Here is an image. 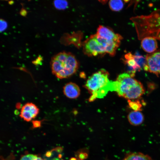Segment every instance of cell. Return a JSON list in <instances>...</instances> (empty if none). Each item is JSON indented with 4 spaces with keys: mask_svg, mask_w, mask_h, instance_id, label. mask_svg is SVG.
I'll use <instances>...</instances> for the list:
<instances>
[{
    "mask_svg": "<svg viewBox=\"0 0 160 160\" xmlns=\"http://www.w3.org/2000/svg\"><path fill=\"white\" fill-rule=\"evenodd\" d=\"M143 69L158 76L160 75V50L147 55Z\"/></svg>",
    "mask_w": 160,
    "mask_h": 160,
    "instance_id": "5",
    "label": "cell"
},
{
    "mask_svg": "<svg viewBox=\"0 0 160 160\" xmlns=\"http://www.w3.org/2000/svg\"><path fill=\"white\" fill-rule=\"evenodd\" d=\"M83 51L85 55L89 56L106 53L105 49L97 40L95 34L91 36L84 42Z\"/></svg>",
    "mask_w": 160,
    "mask_h": 160,
    "instance_id": "4",
    "label": "cell"
},
{
    "mask_svg": "<svg viewBox=\"0 0 160 160\" xmlns=\"http://www.w3.org/2000/svg\"><path fill=\"white\" fill-rule=\"evenodd\" d=\"M21 104L20 103H17L16 105V108L17 109H19L21 107Z\"/></svg>",
    "mask_w": 160,
    "mask_h": 160,
    "instance_id": "21",
    "label": "cell"
},
{
    "mask_svg": "<svg viewBox=\"0 0 160 160\" xmlns=\"http://www.w3.org/2000/svg\"><path fill=\"white\" fill-rule=\"evenodd\" d=\"M122 160H153L148 154L140 152H132L127 154Z\"/></svg>",
    "mask_w": 160,
    "mask_h": 160,
    "instance_id": "13",
    "label": "cell"
},
{
    "mask_svg": "<svg viewBox=\"0 0 160 160\" xmlns=\"http://www.w3.org/2000/svg\"><path fill=\"white\" fill-rule=\"evenodd\" d=\"M52 73L57 78H67L77 71L79 64L75 57L70 52H63L53 56L50 62Z\"/></svg>",
    "mask_w": 160,
    "mask_h": 160,
    "instance_id": "2",
    "label": "cell"
},
{
    "mask_svg": "<svg viewBox=\"0 0 160 160\" xmlns=\"http://www.w3.org/2000/svg\"><path fill=\"white\" fill-rule=\"evenodd\" d=\"M52 155V152L50 151L47 152L45 154V156L47 157H50Z\"/></svg>",
    "mask_w": 160,
    "mask_h": 160,
    "instance_id": "20",
    "label": "cell"
},
{
    "mask_svg": "<svg viewBox=\"0 0 160 160\" xmlns=\"http://www.w3.org/2000/svg\"><path fill=\"white\" fill-rule=\"evenodd\" d=\"M128 103L129 107L134 111H140L141 110L142 105L139 101L128 100Z\"/></svg>",
    "mask_w": 160,
    "mask_h": 160,
    "instance_id": "15",
    "label": "cell"
},
{
    "mask_svg": "<svg viewBox=\"0 0 160 160\" xmlns=\"http://www.w3.org/2000/svg\"></svg>",
    "mask_w": 160,
    "mask_h": 160,
    "instance_id": "23",
    "label": "cell"
},
{
    "mask_svg": "<svg viewBox=\"0 0 160 160\" xmlns=\"http://www.w3.org/2000/svg\"><path fill=\"white\" fill-rule=\"evenodd\" d=\"M115 91L128 100L137 99L145 92L142 84L127 73L120 74L115 81Z\"/></svg>",
    "mask_w": 160,
    "mask_h": 160,
    "instance_id": "3",
    "label": "cell"
},
{
    "mask_svg": "<svg viewBox=\"0 0 160 160\" xmlns=\"http://www.w3.org/2000/svg\"><path fill=\"white\" fill-rule=\"evenodd\" d=\"M96 38L105 49L106 53L111 56H113L116 53V50L120 45V42L109 41L102 38L96 34Z\"/></svg>",
    "mask_w": 160,
    "mask_h": 160,
    "instance_id": "9",
    "label": "cell"
},
{
    "mask_svg": "<svg viewBox=\"0 0 160 160\" xmlns=\"http://www.w3.org/2000/svg\"><path fill=\"white\" fill-rule=\"evenodd\" d=\"M129 122L132 125L138 126L141 124L144 120V116L140 111H133L127 116Z\"/></svg>",
    "mask_w": 160,
    "mask_h": 160,
    "instance_id": "12",
    "label": "cell"
},
{
    "mask_svg": "<svg viewBox=\"0 0 160 160\" xmlns=\"http://www.w3.org/2000/svg\"><path fill=\"white\" fill-rule=\"evenodd\" d=\"M39 111L38 108L35 105L28 103L22 107L20 116L25 121H29L37 116Z\"/></svg>",
    "mask_w": 160,
    "mask_h": 160,
    "instance_id": "6",
    "label": "cell"
},
{
    "mask_svg": "<svg viewBox=\"0 0 160 160\" xmlns=\"http://www.w3.org/2000/svg\"><path fill=\"white\" fill-rule=\"evenodd\" d=\"M109 6L111 9L114 11H118L123 8L124 3L120 0H112L109 1Z\"/></svg>",
    "mask_w": 160,
    "mask_h": 160,
    "instance_id": "14",
    "label": "cell"
},
{
    "mask_svg": "<svg viewBox=\"0 0 160 160\" xmlns=\"http://www.w3.org/2000/svg\"><path fill=\"white\" fill-rule=\"evenodd\" d=\"M109 77L108 72L102 69L88 78L84 86L91 95L90 102L104 97L109 91H115V81L110 80Z\"/></svg>",
    "mask_w": 160,
    "mask_h": 160,
    "instance_id": "1",
    "label": "cell"
},
{
    "mask_svg": "<svg viewBox=\"0 0 160 160\" xmlns=\"http://www.w3.org/2000/svg\"><path fill=\"white\" fill-rule=\"evenodd\" d=\"M35 160H43L41 157L37 156Z\"/></svg>",
    "mask_w": 160,
    "mask_h": 160,
    "instance_id": "22",
    "label": "cell"
},
{
    "mask_svg": "<svg viewBox=\"0 0 160 160\" xmlns=\"http://www.w3.org/2000/svg\"><path fill=\"white\" fill-rule=\"evenodd\" d=\"M33 128L40 127L41 126V121L33 120L32 121Z\"/></svg>",
    "mask_w": 160,
    "mask_h": 160,
    "instance_id": "19",
    "label": "cell"
},
{
    "mask_svg": "<svg viewBox=\"0 0 160 160\" xmlns=\"http://www.w3.org/2000/svg\"><path fill=\"white\" fill-rule=\"evenodd\" d=\"M124 62L127 67L128 73L131 76L133 77L137 71H140L142 69L139 65L134 55L131 53H128L124 56Z\"/></svg>",
    "mask_w": 160,
    "mask_h": 160,
    "instance_id": "8",
    "label": "cell"
},
{
    "mask_svg": "<svg viewBox=\"0 0 160 160\" xmlns=\"http://www.w3.org/2000/svg\"><path fill=\"white\" fill-rule=\"evenodd\" d=\"M54 4L57 9H64L67 8L68 3L66 1L57 0L54 1Z\"/></svg>",
    "mask_w": 160,
    "mask_h": 160,
    "instance_id": "16",
    "label": "cell"
},
{
    "mask_svg": "<svg viewBox=\"0 0 160 160\" xmlns=\"http://www.w3.org/2000/svg\"><path fill=\"white\" fill-rule=\"evenodd\" d=\"M96 34L102 38L109 41L120 42L122 39V37L120 35L115 33L111 29L103 25L99 26Z\"/></svg>",
    "mask_w": 160,
    "mask_h": 160,
    "instance_id": "7",
    "label": "cell"
},
{
    "mask_svg": "<svg viewBox=\"0 0 160 160\" xmlns=\"http://www.w3.org/2000/svg\"><path fill=\"white\" fill-rule=\"evenodd\" d=\"M141 46L145 52L150 53L156 51L158 48L156 39L152 37H148L143 39L141 42Z\"/></svg>",
    "mask_w": 160,
    "mask_h": 160,
    "instance_id": "11",
    "label": "cell"
},
{
    "mask_svg": "<svg viewBox=\"0 0 160 160\" xmlns=\"http://www.w3.org/2000/svg\"><path fill=\"white\" fill-rule=\"evenodd\" d=\"M37 156L32 154H27L22 156L20 160H35Z\"/></svg>",
    "mask_w": 160,
    "mask_h": 160,
    "instance_id": "17",
    "label": "cell"
},
{
    "mask_svg": "<svg viewBox=\"0 0 160 160\" xmlns=\"http://www.w3.org/2000/svg\"><path fill=\"white\" fill-rule=\"evenodd\" d=\"M63 92L66 97L71 99H75L80 95V90L76 84L70 82L64 86L63 88Z\"/></svg>",
    "mask_w": 160,
    "mask_h": 160,
    "instance_id": "10",
    "label": "cell"
},
{
    "mask_svg": "<svg viewBox=\"0 0 160 160\" xmlns=\"http://www.w3.org/2000/svg\"><path fill=\"white\" fill-rule=\"evenodd\" d=\"M7 27V22L3 19H1L0 20V31H3Z\"/></svg>",
    "mask_w": 160,
    "mask_h": 160,
    "instance_id": "18",
    "label": "cell"
}]
</instances>
